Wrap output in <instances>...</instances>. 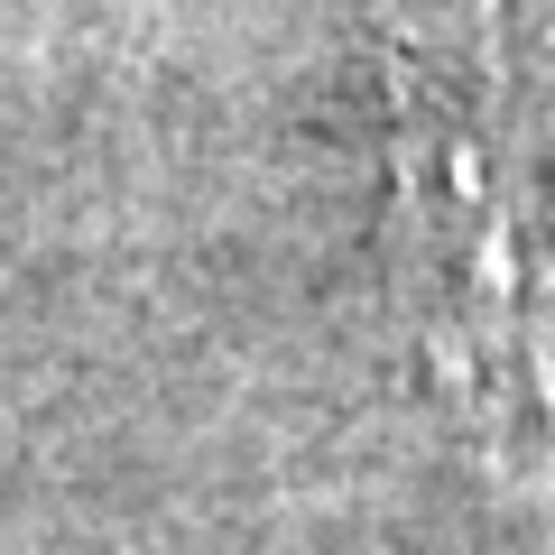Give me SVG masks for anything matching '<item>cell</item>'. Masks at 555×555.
Wrapping results in <instances>:
<instances>
[{
	"label": "cell",
	"instance_id": "1",
	"mask_svg": "<svg viewBox=\"0 0 555 555\" xmlns=\"http://www.w3.org/2000/svg\"><path fill=\"white\" fill-rule=\"evenodd\" d=\"M371 20L436 389L509 473H555V130L528 112L500 0H371Z\"/></svg>",
	"mask_w": 555,
	"mask_h": 555
}]
</instances>
